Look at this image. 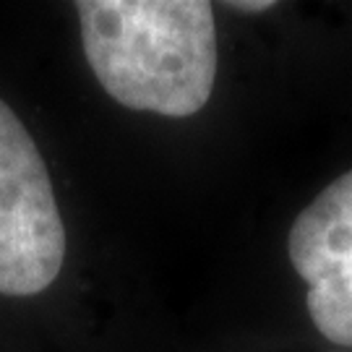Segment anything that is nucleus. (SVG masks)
I'll return each mask as SVG.
<instances>
[{
    "instance_id": "2",
    "label": "nucleus",
    "mask_w": 352,
    "mask_h": 352,
    "mask_svg": "<svg viewBox=\"0 0 352 352\" xmlns=\"http://www.w3.org/2000/svg\"><path fill=\"white\" fill-rule=\"evenodd\" d=\"M63 214L37 141L0 100V295L34 298L60 277Z\"/></svg>"
},
{
    "instance_id": "3",
    "label": "nucleus",
    "mask_w": 352,
    "mask_h": 352,
    "mask_svg": "<svg viewBox=\"0 0 352 352\" xmlns=\"http://www.w3.org/2000/svg\"><path fill=\"white\" fill-rule=\"evenodd\" d=\"M287 253L308 285L305 305L316 329L329 342L352 347V170L298 214Z\"/></svg>"
},
{
    "instance_id": "1",
    "label": "nucleus",
    "mask_w": 352,
    "mask_h": 352,
    "mask_svg": "<svg viewBox=\"0 0 352 352\" xmlns=\"http://www.w3.org/2000/svg\"><path fill=\"white\" fill-rule=\"evenodd\" d=\"M84 55L118 104L190 118L212 100L217 26L206 0H78Z\"/></svg>"
},
{
    "instance_id": "4",
    "label": "nucleus",
    "mask_w": 352,
    "mask_h": 352,
    "mask_svg": "<svg viewBox=\"0 0 352 352\" xmlns=\"http://www.w3.org/2000/svg\"><path fill=\"white\" fill-rule=\"evenodd\" d=\"M225 6L240 13H264L269 8H274L277 3H272V0H238V3H225Z\"/></svg>"
}]
</instances>
